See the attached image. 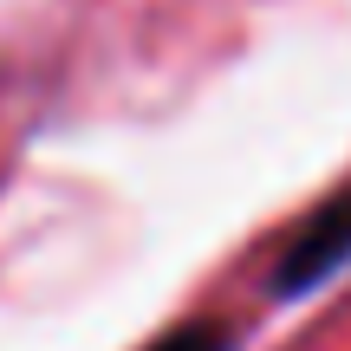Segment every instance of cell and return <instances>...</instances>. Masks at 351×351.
Here are the masks:
<instances>
[{"instance_id":"obj_1","label":"cell","mask_w":351,"mask_h":351,"mask_svg":"<svg viewBox=\"0 0 351 351\" xmlns=\"http://www.w3.org/2000/svg\"><path fill=\"white\" fill-rule=\"evenodd\" d=\"M345 261H351V182L339 189V195H326L300 221V234L280 247L274 280H280V293H300V287H313V280L339 274Z\"/></svg>"},{"instance_id":"obj_2","label":"cell","mask_w":351,"mask_h":351,"mask_svg":"<svg viewBox=\"0 0 351 351\" xmlns=\"http://www.w3.org/2000/svg\"><path fill=\"white\" fill-rule=\"evenodd\" d=\"M150 351H234V332L215 319H195V326H176L169 339H156Z\"/></svg>"}]
</instances>
